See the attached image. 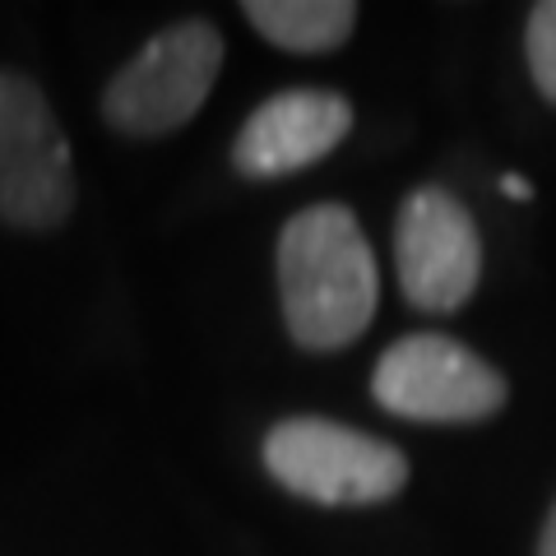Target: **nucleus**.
Instances as JSON below:
<instances>
[{"label": "nucleus", "mask_w": 556, "mask_h": 556, "mask_svg": "<svg viewBox=\"0 0 556 556\" xmlns=\"http://www.w3.org/2000/svg\"><path fill=\"white\" fill-rule=\"evenodd\" d=\"M283 325L306 353H339L367 334L380 302L371 241L348 204H306L278 232Z\"/></svg>", "instance_id": "f257e3e1"}, {"label": "nucleus", "mask_w": 556, "mask_h": 556, "mask_svg": "<svg viewBox=\"0 0 556 556\" xmlns=\"http://www.w3.org/2000/svg\"><path fill=\"white\" fill-rule=\"evenodd\" d=\"M278 486L316 506H380L408 486V459L390 441L329 417H283L265 437Z\"/></svg>", "instance_id": "f03ea898"}, {"label": "nucleus", "mask_w": 556, "mask_h": 556, "mask_svg": "<svg viewBox=\"0 0 556 556\" xmlns=\"http://www.w3.org/2000/svg\"><path fill=\"white\" fill-rule=\"evenodd\" d=\"M223 70V38L208 20H181L135 51L102 93L108 126L135 139L181 130L204 108Z\"/></svg>", "instance_id": "7ed1b4c3"}, {"label": "nucleus", "mask_w": 556, "mask_h": 556, "mask_svg": "<svg viewBox=\"0 0 556 556\" xmlns=\"http://www.w3.org/2000/svg\"><path fill=\"white\" fill-rule=\"evenodd\" d=\"M75 208L70 139L42 89L0 70V218L10 228L47 232Z\"/></svg>", "instance_id": "20e7f679"}, {"label": "nucleus", "mask_w": 556, "mask_h": 556, "mask_svg": "<svg viewBox=\"0 0 556 556\" xmlns=\"http://www.w3.org/2000/svg\"><path fill=\"white\" fill-rule=\"evenodd\" d=\"M376 404L408 422L459 427L506 408V380L473 348L445 334H408L380 353L371 371Z\"/></svg>", "instance_id": "39448f33"}, {"label": "nucleus", "mask_w": 556, "mask_h": 556, "mask_svg": "<svg viewBox=\"0 0 556 556\" xmlns=\"http://www.w3.org/2000/svg\"><path fill=\"white\" fill-rule=\"evenodd\" d=\"M394 265L417 311H459L482 278V237L468 204L445 186L413 190L394 223Z\"/></svg>", "instance_id": "423d86ee"}, {"label": "nucleus", "mask_w": 556, "mask_h": 556, "mask_svg": "<svg viewBox=\"0 0 556 556\" xmlns=\"http://www.w3.org/2000/svg\"><path fill=\"white\" fill-rule=\"evenodd\" d=\"M353 130V102L334 89H283L247 116L232 144V167L251 181H274L329 159Z\"/></svg>", "instance_id": "0eeeda50"}, {"label": "nucleus", "mask_w": 556, "mask_h": 556, "mask_svg": "<svg viewBox=\"0 0 556 556\" xmlns=\"http://www.w3.org/2000/svg\"><path fill=\"white\" fill-rule=\"evenodd\" d=\"M241 14L260 38H269L283 51H302V56L343 47L357 28L353 0H247Z\"/></svg>", "instance_id": "6e6552de"}, {"label": "nucleus", "mask_w": 556, "mask_h": 556, "mask_svg": "<svg viewBox=\"0 0 556 556\" xmlns=\"http://www.w3.org/2000/svg\"><path fill=\"white\" fill-rule=\"evenodd\" d=\"M525 56L529 75L552 108H556V0H538L525 24Z\"/></svg>", "instance_id": "1a4fd4ad"}, {"label": "nucleus", "mask_w": 556, "mask_h": 556, "mask_svg": "<svg viewBox=\"0 0 556 556\" xmlns=\"http://www.w3.org/2000/svg\"><path fill=\"white\" fill-rule=\"evenodd\" d=\"M538 556H556V501H552V510H547L543 538H538Z\"/></svg>", "instance_id": "9d476101"}, {"label": "nucleus", "mask_w": 556, "mask_h": 556, "mask_svg": "<svg viewBox=\"0 0 556 556\" xmlns=\"http://www.w3.org/2000/svg\"><path fill=\"white\" fill-rule=\"evenodd\" d=\"M501 190H506L510 200H533V186L525 177H501Z\"/></svg>", "instance_id": "9b49d317"}]
</instances>
